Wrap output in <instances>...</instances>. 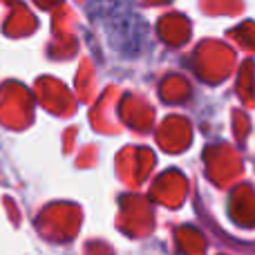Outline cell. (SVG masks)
Wrapping results in <instances>:
<instances>
[{
	"mask_svg": "<svg viewBox=\"0 0 255 255\" xmlns=\"http://www.w3.org/2000/svg\"><path fill=\"white\" fill-rule=\"evenodd\" d=\"M88 11L119 52H126L132 43L143 40L145 25L136 16L134 0H88Z\"/></svg>",
	"mask_w": 255,
	"mask_h": 255,
	"instance_id": "6da1fadb",
	"label": "cell"
}]
</instances>
